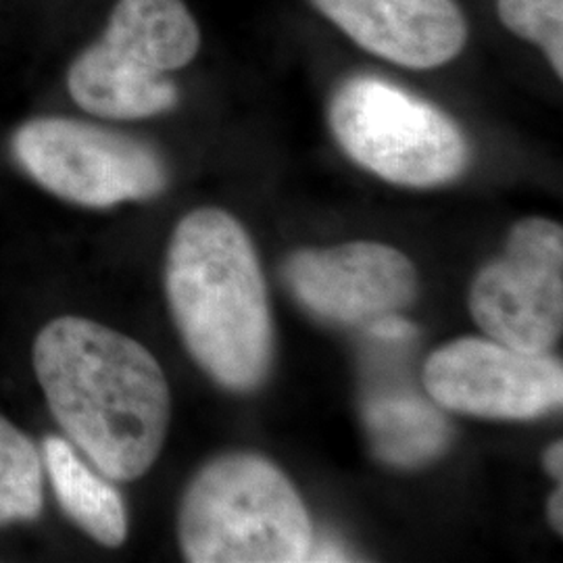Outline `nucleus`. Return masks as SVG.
I'll list each match as a JSON object with an SVG mask.
<instances>
[{
  "label": "nucleus",
  "mask_w": 563,
  "mask_h": 563,
  "mask_svg": "<svg viewBox=\"0 0 563 563\" xmlns=\"http://www.w3.org/2000/svg\"><path fill=\"white\" fill-rule=\"evenodd\" d=\"M330 125L353 162L399 186H441L460 178L470 162L455 121L374 76L342 84L330 102Z\"/></svg>",
  "instance_id": "39448f33"
},
{
  "label": "nucleus",
  "mask_w": 563,
  "mask_h": 563,
  "mask_svg": "<svg viewBox=\"0 0 563 563\" xmlns=\"http://www.w3.org/2000/svg\"><path fill=\"white\" fill-rule=\"evenodd\" d=\"M470 311L493 341L549 353L563 330L562 225L543 218L516 223L504 257L472 284Z\"/></svg>",
  "instance_id": "0eeeda50"
},
{
  "label": "nucleus",
  "mask_w": 563,
  "mask_h": 563,
  "mask_svg": "<svg viewBox=\"0 0 563 563\" xmlns=\"http://www.w3.org/2000/svg\"><path fill=\"white\" fill-rule=\"evenodd\" d=\"M363 51L409 69L455 59L467 21L455 0H313Z\"/></svg>",
  "instance_id": "9d476101"
},
{
  "label": "nucleus",
  "mask_w": 563,
  "mask_h": 563,
  "mask_svg": "<svg viewBox=\"0 0 563 563\" xmlns=\"http://www.w3.org/2000/svg\"><path fill=\"white\" fill-rule=\"evenodd\" d=\"M307 562H349V558H346L344 549L332 541H323L322 544L313 541Z\"/></svg>",
  "instance_id": "dca6fc26"
},
{
  "label": "nucleus",
  "mask_w": 563,
  "mask_h": 563,
  "mask_svg": "<svg viewBox=\"0 0 563 563\" xmlns=\"http://www.w3.org/2000/svg\"><path fill=\"white\" fill-rule=\"evenodd\" d=\"M365 426L384 462L416 467L434 460L449 443L451 428L437 409L416 393H380L365 402Z\"/></svg>",
  "instance_id": "f8f14e48"
},
{
  "label": "nucleus",
  "mask_w": 563,
  "mask_h": 563,
  "mask_svg": "<svg viewBox=\"0 0 563 563\" xmlns=\"http://www.w3.org/2000/svg\"><path fill=\"white\" fill-rule=\"evenodd\" d=\"M423 386L443 409L532 420L562 407L563 367L549 353L518 351L493 339H462L430 355Z\"/></svg>",
  "instance_id": "6e6552de"
},
{
  "label": "nucleus",
  "mask_w": 563,
  "mask_h": 563,
  "mask_svg": "<svg viewBox=\"0 0 563 563\" xmlns=\"http://www.w3.org/2000/svg\"><path fill=\"white\" fill-rule=\"evenodd\" d=\"M180 547L192 563H299L313 526L280 470L260 455L207 463L180 507Z\"/></svg>",
  "instance_id": "7ed1b4c3"
},
{
  "label": "nucleus",
  "mask_w": 563,
  "mask_h": 563,
  "mask_svg": "<svg viewBox=\"0 0 563 563\" xmlns=\"http://www.w3.org/2000/svg\"><path fill=\"white\" fill-rule=\"evenodd\" d=\"M201 30L181 0H118L99 42L71 63L67 88L84 111L142 120L176 107L167 74L197 57Z\"/></svg>",
  "instance_id": "20e7f679"
},
{
  "label": "nucleus",
  "mask_w": 563,
  "mask_h": 563,
  "mask_svg": "<svg viewBox=\"0 0 563 563\" xmlns=\"http://www.w3.org/2000/svg\"><path fill=\"white\" fill-rule=\"evenodd\" d=\"M497 11L507 30L543 48L562 78L563 0H497Z\"/></svg>",
  "instance_id": "4468645a"
},
{
  "label": "nucleus",
  "mask_w": 563,
  "mask_h": 563,
  "mask_svg": "<svg viewBox=\"0 0 563 563\" xmlns=\"http://www.w3.org/2000/svg\"><path fill=\"white\" fill-rule=\"evenodd\" d=\"M544 465L549 470L551 476H555L558 481H562L563 476V443L558 441L549 446V451L544 453Z\"/></svg>",
  "instance_id": "f3484780"
},
{
  "label": "nucleus",
  "mask_w": 563,
  "mask_h": 563,
  "mask_svg": "<svg viewBox=\"0 0 563 563\" xmlns=\"http://www.w3.org/2000/svg\"><path fill=\"white\" fill-rule=\"evenodd\" d=\"M284 278L305 309L344 325L399 313L418 292L413 263L380 242L297 251L286 262Z\"/></svg>",
  "instance_id": "1a4fd4ad"
},
{
  "label": "nucleus",
  "mask_w": 563,
  "mask_h": 563,
  "mask_svg": "<svg viewBox=\"0 0 563 563\" xmlns=\"http://www.w3.org/2000/svg\"><path fill=\"white\" fill-rule=\"evenodd\" d=\"M42 462L32 441L0 416V523L38 518Z\"/></svg>",
  "instance_id": "ddd939ff"
},
{
  "label": "nucleus",
  "mask_w": 563,
  "mask_h": 563,
  "mask_svg": "<svg viewBox=\"0 0 563 563\" xmlns=\"http://www.w3.org/2000/svg\"><path fill=\"white\" fill-rule=\"evenodd\" d=\"M165 292L195 362L230 390L263 383L272 363V318L262 267L241 223L197 209L176 228Z\"/></svg>",
  "instance_id": "f03ea898"
},
{
  "label": "nucleus",
  "mask_w": 563,
  "mask_h": 563,
  "mask_svg": "<svg viewBox=\"0 0 563 563\" xmlns=\"http://www.w3.org/2000/svg\"><path fill=\"white\" fill-rule=\"evenodd\" d=\"M44 463L60 509L97 543L120 547L128 537V516L118 488L92 472L59 437L44 439Z\"/></svg>",
  "instance_id": "9b49d317"
},
{
  "label": "nucleus",
  "mask_w": 563,
  "mask_h": 563,
  "mask_svg": "<svg viewBox=\"0 0 563 563\" xmlns=\"http://www.w3.org/2000/svg\"><path fill=\"white\" fill-rule=\"evenodd\" d=\"M367 332L372 339L383 342L411 341L418 334V330L411 323L401 320L397 313L383 316V318L367 323Z\"/></svg>",
  "instance_id": "2eb2a0df"
},
{
  "label": "nucleus",
  "mask_w": 563,
  "mask_h": 563,
  "mask_svg": "<svg viewBox=\"0 0 563 563\" xmlns=\"http://www.w3.org/2000/svg\"><path fill=\"white\" fill-rule=\"evenodd\" d=\"M13 153L48 192L84 207L142 201L167 186V169L155 148L84 121H27L13 139Z\"/></svg>",
  "instance_id": "423d86ee"
},
{
  "label": "nucleus",
  "mask_w": 563,
  "mask_h": 563,
  "mask_svg": "<svg viewBox=\"0 0 563 563\" xmlns=\"http://www.w3.org/2000/svg\"><path fill=\"white\" fill-rule=\"evenodd\" d=\"M34 369L65 434L101 470L132 483L162 453L169 386L141 342L84 318H57L34 342Z\"/></svg>",
  "instance_id": "f257e3e1"
},
{
  "label": "nucleus",
  "mask_w": 563,
  "mask_h": 563,
  "mask_svg": "<svg viewBox=\"0 0 563 563\" xmlns=\"http://www.w3.org/2000/svg\"><path fill=\"white\" fill-rule=\"evenodd\" d=\"M549 520L551 526L562 534L563 532V490L558 488L553 495H551V501H549Z\"/></svg>",
  "instance_id": "a211bd4d"
}]
</instances>
